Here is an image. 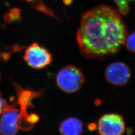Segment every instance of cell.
<instances>
[{"label": "cell", "mask_w": 135, "mask_h": 135, "mask_svg": "<svg viewBox=\"0 0 135 135\" xmlns=\"http://www.w3.org/2000/svg\"><path fill=\"white\" fill-rule=\"evenodd\" d=\"M125 24L119 12L106 5L83 15L77 34L82 55L87 59H100L116 53L125 44Z\"/></svg>", "instance_id": "1"}, {"label": "cell", "mask_w": 135, "mask_h": 135, "mask_svg": "<svg viewBox=\"0 0 135 135\" xmlns=\"http://www.w3.org/2000/svg\"><path fill=\"white\" fill-rule=\"evenodd\" d=\"M30 116L25 114L21 109L18 110L14 106L8 105L0 118V133L2 135H15L20 128L24 129L23 122H27L30 127Z\"/></svg>", "instance_id": "2"}, {"label": "cell", "mask_w": 135, "mask_h": 135, "mask_svg": "<svg viewBox=\"0 0 135 135\" xmlns=\"http://www.w3.org/2000/svg\"><path fill=\"white\" fill-rule=\"evenodd\" d=\"M59 88L64 92L73 93L78 91L84 82V76L78 68L69 65L63 68L56 77Z\"/></svg>", "instance_id": "3"}, {"label": "cell", "mask_w": 135, "mask_h": 135, "mask_svg": "<svg viewBox=\"0 0 135 135\" xmlns=\"http://www.w3.org/2000/svg\"><path fill=\"white\" fill-rule=\"evenodd\" d=\"M99 133L102 135H121L125 131V123L120 115L107 114L102 116L98 123Z\"/></svg>", "instance_id": "4"}, {"label": "cell", "mask_w": 135, "mask_h": 135, "mask_svg": "<svg viewBox=\"0 0 135 135\" xmlns=\"http://www.w3.org/2000/svg\"><path fill=\"white\" fill-rule=\"evenodd\" d=\"M24 59L30 67L35 69L46 67L52 61L51 53L37 43L32 44L26 50Z\"/></svg>", "instance_id": "5"}, {"label": "cell", "mask_w": 135, "mask_h": 135, "mask_svg": "<svg viewBox=\"0 0 135 135\" xmlns=\"http://www.w3.org/2000/svg\"><path fill=\"white\" fill-rule=\"evenodd\" d=\"M105 75L108 83L123 86L129 81L131 71L130 68L125 63L115 62L111 63L107 67Z\"/></svg>", "instance_id": "6"}, {"label": "cell", "mask_w": 135, "mask_h": 135, "mask_svg": "<svg viewBox=\"0 0 135 135\" xmlns=\"http://www.w3.org/2000/svg\"><path fill=\"white\" fill-rule=\"evenodd\" d=\"M59 130L63 135H80L83 131V125L80 120L71 117L63 121L60 126Z\"/></svg>", "instance_id": "7"}, {"label": "cell", "mask_w": 135, "mask_h": 135, "mask_svg": "<svg viewBox=\"0 0 135 135\" xmlns=\"http://www.w3.org/2000/svg\"><path fill=\"white\" fill-rule=\"evenodd\" d=\"M118 7L119 12L123 15H126L129 12V3L131 0H114Z\"/></svg>", "instance_id": "8"}, {"label": "cell", "mask_w": 135, "mask_h": 135, "mask_svg": "<svg viewBox=\"0 0 135 135\" xmlns=\"http://www.w3.org/2000/svg\"><path fill=\"white\" fill-rule=\"evenodd\" d=\"M125 44L129 51L135 53V32L127 36Z\"/></svg>", "instance_id": "9"}, {"label": "cell", "mask_w": 135, "mask_h": 135, "mask_svg": "<svg viewBox=\"0 0 135 135\" xmlns=\"http://www.w3.org/2000/svg\"><path fill=\"white\" fill-rule=\"evenodd\" d=\"M7 106V104L6 103L5 101L0 96V116Z\"/></svg>", "instance_id": "10"}, {"label": "cell", "mask_w": 135, "mask_h": 135, "mask_svg": "<svg viewBox=\"0 0 135 135\" xmlns=\"http://www.w3.org/2000/svg\"><path fill=\"white\" fill-rule=\"evenodd\" d=\"M1 56H2V55H1V52H0V59L1 58Z\"/></svg>", "instance_id": "11"}, {"label": "cell", "mask_w": 135, "mask_h": 135, "mask_svg": "<svg viewBox=\"0 0 135 135\" xmlns=\"http://www.w3.org/2000/svg\"><path fill=\"white\" fill-rule=\"evenodd\" d=\"M0 79H1V75H0Z\"/></svg>", "instance_id": "12"}]
</instances>
